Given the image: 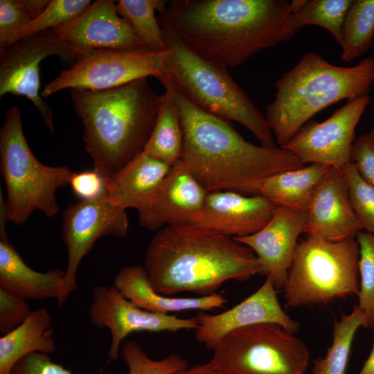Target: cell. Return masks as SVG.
Segmentation results:
<instances>
[{
  "label": "cell",
  "mask_w": 374,
  "mask_h": 374,
  "mask_svg": "<svg viewBox=\"0 0 374 374\" xmlns=\"http://www.w3.org/2000/svg\"><path fill=\"white\" fill-rule=\"evenodd\" d=\"M159 81L172 92L179 110L184 136L181 160L208 193L258 195L269 177L305 166L282 148L246 141L228 120L192 102L171 73Z\"/></svg>",
  "instance_id": "obj_1"
},
{
  "label": "cell",
  "mask_w": 374,
  "mask_h": 374,
  "mask_svg": "<svg viewBox=\"0 0 374 374\" xmlns=\"http://www.w3.org/2000/svg\"><path fill=\"white\" fill-rule=\"evenodd\" d=\"M159 21L163 30L226 67L242 65L297 33L287 0H174Z\"/></svg>",
  "instance_id": "obj_2"
},
{
  "label": "cell",
  "mask_w": 374,
  "mask_h": 374,
  "mask_svg": "<svg viewBox=\"0 0 374 374\" xmlns=\"http://www.w3.org/2000/svg\"><path fill=\"white\" fill-rule=\"evenodd\" d=\"M144 267L154 290L166 296H208L227 281L244 282L259 271L249 247L188 223L158 230L147 247Z\"/></svg>",
  "instance_id": "obj_3"
},
{
  "label": "cell",
  "mask_w": 374,
  "mask_h": 374,
  "mask_svg": "<svg viewBox=\"0 0 374 374\" xmlns=\"http://www.w3.org/2000/svg\"><path fill=\"white\" fill-rule=\"evenodd\" d=\"M164 97L151 88L147 78L104 90L71 89L85 150L93 169L107 181L143 152Z\"/></svg>",
  "instance_id": "obj_4"
},
{
  "label": "cell",
  "mask_w": 374,
  "mask_h": 374,
  "mask_svg": "<svg viewBox=\"0 0 374 374\" xmlns=\"http://www.w3.org/2000/svg\"><path fill=\"white\" fill-rule=\"evenodd\" d=\"M374 82V57L353 66L330 63L317 53H305L276 80L265 118L276 144L283 147L314 115L342 100L368 96Z\"/></svg>",
  "instance_id": "obj_5"
},
{
  "label": "cell",
  "mask_w": 374,
  "mask_h": 374,
  "mask_svg": "<svg viewBox=\"0 0 374 374\" xmlns=\"http://www.w3.org/2000/svg\"><path fill=\"white\" fill-rule=\"evenodd\" d=\"M163 32L170 49L168 66L183 93L202 109L244 125L260 145L278 147L265 117L231 76L226 66L171 33Z\"/></svg>",
  "instance_id": "obj_6"
},
{
  "label": "cell",
  "mask_w": 374,
  "mask_h": 374,
  "mask_svg": "<svg viewBox=\"0 0 374 374\" xmlns=\"http://www.w3.org/2000/svg\"><path fill=\"white\" fill-rule=\"evenodd\" d=\"M0 168L6 188L8 220L17 225L35 211L55 216L60 210L55 193L70 185L74 173L66 166H49L37 160L24 134L17 106L7 110L0 129Z\"/></svg>",
  "instance_id": "obj_7"
},
{
  "label": "cell",
  "mask_w": 374,
  "mask_h": 374,
  "mask_svg": "<svg viewBox=\"0 0 374 374\" xmlns=\"http://www.w3.org/2000/svg\"><path fill=\"white\" fill-rule=\"evenodd\" d=\"M359 260L356 238L332 242L308 236L296 247L283 288L285 306L326 305L357 294Z\"/></svg>",
  "instance_id": "obj_8"
},
{
  "label": "cell",
  "mask_w": 374,
  "mask_h": 374,
  "mask_svg": "<svg viewBox=\"0 0 374 374\" xmlns=\"http://www.w3.org/2000/svg\"><path fill=\"white\" fill-rule=\"evenodd\" d=\"M211 350L208 362L220 374H305L310 360L302 340L270 323L235 330Z\"/></svg>",
  "instance_id": "obj_9"
},
{
  "label": "cell",
  "mask_w": 374,
  "mask_h": 374,
  "mask_svg": "<svg viewBox=\"0 0 374 374\" xmlns=\"http://www.w3.org/2000/svg\"><path fill=\"white\" fill-rule=\"evenodd\" d=\"M170 49L153 51L143 46L134 49H84L69 69L46 84L42 96L63 89L104 90L138 79L154 76L159 80L170 73Z\"/></svg>",
  "instance_id": "obj_10"
},
{
  "label": "cell",
  "mask_w": 374,
  "mask_h": 374,
  "mask_svg": "<svg viewBox=\"0 0 374 374\" xmlns=\"http://www.w3.org/2000/svg\"><path fill=\"white\" fill-rule=\"evenodd\" d=\"M82 48L61 39L53 29L22 38L0 51V97L7 93L24 96L35 105L48 128L53 133V112L39 94V64L51 55L72 62Z\"/></svg>",
  "instance_id": "obj_11"
},
{
  "label": "cell",
  "mask_w": 374,
  "mask_h": 374,
  "mask_svg": "<svg viewBox=\"0 0 374 374\" xmlns=\"http://www.w3.org/2000/svg\"><path fill=\"white\" fill-rule=\"evenodd\" d=\"M129 223L125 210L115 206L105 193L90 200H80L68 206L62 215V239L67 249L64 283L57 300L61 306L78 289L76 274L82 258L95 242L105 235L122 238Z\"/></svg>",
  "instance_id": "obj_12"
},
{
  "label": "cell",
  "mask_w": 374,
  "mask_h": 374,
  "mask_svg": "<svg viewBox=\"0 0 374 374\" xmlns=\"http://www.w3.org/2000/svg\"><path fill=\"white\" fill-rule=\"evenodd\" d=\"M369 103L368 96L348 101L325 121L303 127L281 148L304 164L342 170L351 163L355 129Z\"/></svg>",
  "instance_id": "obj_13"
},
{
  "label": "cell",
  "mask_w": 374,
  "mask_h": 374,
  "mask_svg": "<svg viewBox=\"0 0 374 374\" xmlns=\"http://www.w3.org/2000/svg\"><path fill=\"white\" fill-rule=\"evenodd\" d=\"M89 320L94 327L106 328L110 332L109 361L118 358L121 342L131 333L176 332L182 330H195L197 327L195 317L184 319L143 310L125 298L114 285L93 288Z\"/></svg>",
  "instance_id": "obj_14"
},
{
  "label": "cell",
  "mask_w": 374,
  "mask_h": 374,
  "mask_svg": "<svg viewBox=\"0 0 374 374\" xmlns=\"http://www.w3.org/2000/svg\"><path fill=\"white\" fill-rule=\"evenodd\" d=\"M276 289L270 278L252 294L234 307L218 314H206L199 311L195 317L197 327L195 340L208 350L228 333L258 323H276L295 333L300 323L292 319L281 307Z\"/></svg>",
  "instance_id": "obj_15"
},
{
  "label": "cell",
  "mask_w": 374,
  "mask_h": 374,
  "mask_svg": "<svg viewBox=\"0 0 374 374\" xmlns=\"http://www.w3.org/2000/svg\"><path fill=\"white\" fill-rule=\"evenodd\" d=\"M307 216L306 211L277 206L271 220L259 231L233 238L254 252L258 274L270 278L276 290H283L285 284Z\"/></svg>",
  "instance_id": "obj_16"
},
{
  "label": "cell",
  "mask_w": 374,
  "mask_h": 374,
  "mask_svg": "<svg viewBox=\"0 0 374 374\" xmlns=\"http://www.w3.org/2000/svg\"><path fill=\"white\" fill-rule=\"evenodd\" d=\"M277 206L260 194L209 192L202 208L188 224L232 238L245 237L262 229Z\"/></svg>",
  "instance_id": "obj_17"
},
{
  "label": "cell",
  "mask_w": 374,
  "mask_h": 374,
  "mask_svg": "<svg viewBox=\"0 0 374 374\" xmlns=\"http://www.w3.org/2000/svg\"><path fill=\"white\" fill-rule=\"evenodd\" d=\"M208 192L180 159L157 191L139 212L141 226L158 231L166 226L188 223L202 208Z\"/></svg>",
  "instance_id": "obj_18"
},
{
  "label": "cell",
  "mask_w": 374,
  "mask_h": 374,
  "mask_svg": "<svg viewBox=\"0 0 374 374\" xmlns=\"http://www.w3.org/2000/svg\"><path fill=\"white\" fill-rule=\"evenodd\" d=\"M112 0H97L74 20L53 28L62 40L84 49H134L143 44Z\"/></svg>",
  "instance_id": "obj_19"
},
{
  "label": "cell",
  "mask_w": 374,
  "mask_h": 374,
  "mask_svg": "<svg viewBox=\"0 0 374 374\" xmlns=\"http://www.w3.org/2000/svg\"><path fill=\"white\" fill-rule=\"evenodd\" d=\"M362 231L350 202L343 170L330 168L315 191L303 233L337 242L356 238Z\"/></svg>",
  "instance_id": "obj_20"
},
{
  "label": "cell",
  "mask_w": 374,
  "mask_h": 374,
  "mask_svg": "<svg viewBox=\"0 0 374 374\" xmlns=\"http://www.w3.org/2000/svg\"><path fill=\"white\" fill-rule=\"evenodd\" d=\"M113 285L127 299L136 306L156 313L188 310L209 311L221 308L228 300L221 294L214 293L199 297H170L161 295L152 288L144 267L127 265L116 274Z\"/></svg>",
  "instance_id": "obj_21"
},
{
  "label": "cell",
  "mask_w": 374,
  "mask_h": 374,
  "mask_svg": "<svg viewBox=\"0 0 374 374\" xmlns=\"http://www.w3.org/2000/svg\"><path fill=\"white\" fill-rule=\"evenodd\" d=\"M170 168L143 152L107 181L105 193L115 206L139 211L154 196Z\"/></svg>",
  "instance_id": "obj_22"
},
{
  "label": "cell",
  "mask_w": 374,
  "mask_h": 374,
  "mask_svg": "<svg viewBox=\"0 0 374 374\" xmlns=\"http://www.w3.org/2000/svg\"><path fill=\"white\" fill-rule=\"evenodd\" d=\"M64 276L60 269H32L8 240H0V289L26 300H57Z\"/></svg>",
  "instance_id": "obj_23"
},
{
  "label": "cell",
  "mask_w": 374,
  "mask_h": 374,
  "mask_svg": "<svg viewBox=\"0 0 374 374\" xmlns=\"http://www.w3.org/2000/svg\"><path fill=\"white\" fill-rule=\"evenodd\" d=\"M50 312L42 308L33 310L21 325L0 338V374H8L21 358L33 353L50 354L55 341Z\"/></svg>",
  "instance_id": "obj_24"
},
{
  "label": "cell",
  "mask_w": 374,
  "mask_h": 374,
  "mask_svg": "<svg viewBox=\"0 0 374 374\" xmlns=\"http://www.w3.org/2000/svg\"><path fill=\"white\" fill-rule=\"evenodd\" d=\"M330 167L310 163L267 178L259 194L278 206L308 212L315 191Z\"/></svg>",
  "instance_id": "obj_25"
},
{
  "label": "cell",
  "mask_w": 374,
  "mask_h": 374,
  "mask_svg": "<svg viewBox=\"0 0 374 374\" xmlns=\"http://www.w3.org/2000/svg\"><path fill=\"white\" fill-rule=\"evenodd\" d=\"M165 89L159 116L143 152L172 166L181 158L184 136L177 104L172 92Z\"/></svg>",
  "instance_id": "obj_26"
},
{
  "label": "cell",
  "mask_w": 374,
  "mask_h": 374,
  "mask_svg": "<svg viewBox=\"0 0 374 374\" xmlns=\"http://www.w3.org/2000/svg\"><path fill=\"white\" fill-rule=\"evenodd\" d=\"M168 1L163 0H119L116 3L118 15L133 28L143 46L153 51L167 48L163 32L155 12L162 13Z\"/></svg>",
  "instance_id": "obj_27"
},
{
  "label": "cell",
  "mask_w": 374,
  "mask_h": 374,
  "mask_svg": "<svg viewBox=\"0 0 374 374\" xmlns=\"http://www.w3.org/2000/svg\"><path fill=\"white\" fill-rule=\"evenodd\" d=\"M373 37L374 0L353 1L342 27V60L350 62L362 56L372 47Z\"/></svg>",
  "instance_id": "obj_28"
},
{
  "label": "cell",
  "mask_w": 374,
  "mask_h": 374,
  "mask_svg": "<svg viewBox=\"0 0 374 374\" xmlns=\"http://www.w3.org/2000/svg\"><path fill=\"white\" fill-rule=\"evenodd\" d=\"M363 325L362 311L355 306L333 324L332 342L323 357L312 360V374H345L350 348L357 329Z\"/></svg>",
  "instance_id": "obj_29"
},
{
  "label": "cell",
  "mask_w": 374,
  "mask_h": 374,
  "mask_svg": "<svg viewBox=\"0 0 374 374\" xmlns=\"http://www.w3.org/2000/svg\"><path fill=\"white\" fill-rule=\"evenodd\" d=\"M353 0H306L292 13L294 28L298 33L303 26L316 25L326 29L341 44L342 27Z\"/></svg>",
  "instance_id": "obj_30"
},
{
  "label": "cell",
  "mask_w": 374,
  "mask_h": 374,
  "mask_svg": "<svg viewBox=\"0 0 374 374\" xmlns=\"http://www.w3.org/2000/svg\"><path fill=\"white\" fill-rule=\"evenodd\" d=\"M356 240L359 249L360 278L357 306L363 314L362 327L374 330V234L360 231Z\"/></svg>",
  "instance_id": "obj_31"
},
{
  "label": "cell",
  "mask_w": 374,
  "mask_h": 374,
  "mask_svg": "<svg viewBox=\"0 0 374 374\" xmlns=\"http://www.w3.org/2000/svg\"><path fill=\"white\" fill-rule=\"evenodd\" d=\"M121 355L128 374H172L189 366L187 359L175 353L160 359H152L134 341L123 346Z\"/></svg>",
  "instance_id": "obj_32"
},
{
  "label": "cell",
  "mask_w": 374,
  "mask_h": 374,
  "mask_svg": "<svg viewBox=\"0 0 374 374\" xmlns=\"http://www.w3.org/2000/svg\"><path fill=\"white\" fill-rule=\"evenodd\" d=\"M342 170L352 208L362 230L374 234V186L361 177L352 162Z\"/></svg>",
  "instance_id": "obj_33"
},
{
  "label": "cell",
  "mask_w": 374,
  "mask_h": 374,
  "mask_svg": "<svg viewBox=\"0 0 374 374\" xmlns=\"http://www.w3.org/2000/svg\"><path fill=\"white\" fill-rule=\"evenodd\" d=\"M91 4L90 0H51L44 10L21 33L18 41L74 20Z\"/></svg>",
  "instance_id": "obj_34"
},
{
  "label": "cell",
  "mask_w": 374,
  "mask_h": 374,
  "mask_svg": "<svg viewBox=\"0 0 374 374\" xmlns=\"http://www.w3.org/2000/svg\"><path fill=\"white\" fill-rule=\"evenodd\" d=\"M33 20L24 0H1L0 51L17 42Z\"/></svg>",
  "instance_id": "obj_35"
},
{
  "label": "cell",
  "mask_w": 374,
  "mask_h": 374,
  "mask_svg": "<svg viewBox=\"0 0 374 374\" xmlns=\"http://www.w3.org/2000/svg\"><path fill=\"white\" fill-rule=\"evenodd\" d=\"M33 312L26 299L0 289V332L3 335L21 325Z\"/></svg>",
  "instance_id": "obj_36"
},
{
  "label": "cell",
  "mask_w": 374,
  "mask_h": 374,
  "mask_svg": "<svg viewBox=\"0 0 374 374\" xmlns=\"http://www.w3.org/2000/svg\"><path fill=\"white\" fill-rule=\"evenodd\" d=\"M351 162L361 177L374 186V127L355 141Z\"/></svg>",
  "instance_id": "obj_37"
},
{
  "label": "cell",
  "mask_w": 374,
  "mask_h": 374,
  "mask_svg": "<svg viewBox=\"0 0 374 374\" xmlns=\"http://www.w3.org/2000/svg\"><path fill=\"white\" fill-rule=\"evenodd\" d=\"M8 374H73L53 362L48 354L33 353L21 358Z\"/></svg>",
  "instance_id": "obj_38"
},
{
  "label": "cell",
  "mask_w": 374,
  "mask_h": 374,
  "mask_svg": "<svg viewBox=\"0 0 374 374\" xmlns=\"http://www.w3.org/2000/svg\"><path fill=\"white\" fill-rule=\"evenodd\" d=\"M107 183L106 179L93 169L74 172L69 186L81 200H90L105 193Z\"/></svg>",
  "instance_id": "obj_39"
},
{
  "label": "cell",
  "mask_w": 374,
  "mask_h": 374,
  "mask_svg": "<svg viewBox=\"0 0 374 374\" xmlns=\"http://www.w3.org/2000/svg\"><path fill=\"white\" fill-rule=\"evenodd\" d=\"M172 374H220L212 365L206 364H196L177 371Z\"/></svg>",
  "instance_id": "obj_40"
},
{
  "label": "cell",
  "mask_w": 374,
  "mask_h": 374,
  "mask_svg": "<svg viewBox=\"0 0 374 374\" xmlns=\"http://www.w3.org/2000/svg\"><path fill=\"white\" fill-rule=\"evenodd\" d=\"M50 1L51 0H24L34 20L44 10Z\"/></svg>",
  "instance_id": "obj_41"
},
{
  "label": "cell",
  "mask_w": 374,
  "mask_h": 374,
  "mask_svg": "<svg viewBox=\"0 0 374 374\" xmlns=\"http://www.w3.org/2000/svg\"><path fill=\"white\" fill-rule=\"evenodd\" d=\"M357 374H374V344L368 357Z\"/></svg>",
  "instance_id": "obj_42"
}]
</instances>
